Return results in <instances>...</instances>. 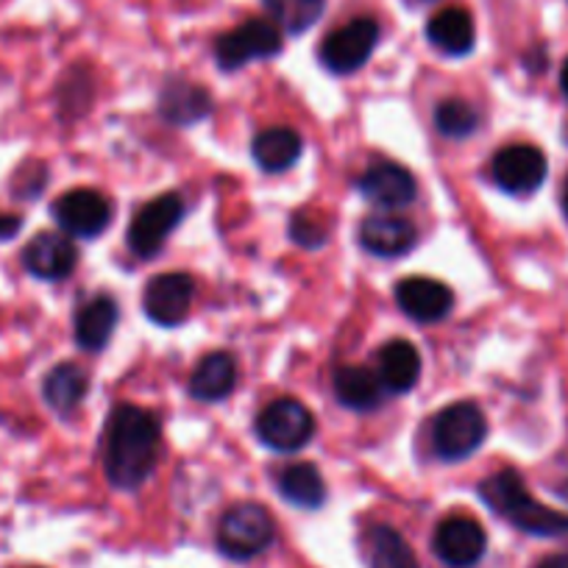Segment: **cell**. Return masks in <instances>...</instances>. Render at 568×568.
<instances>
[{
  "mask_svg": "<svg viewBox=\"0 0 568 568\" xmlns=\"http://www.w3.org/2000/svg\"><path fill=\"white\" fill-rule=\"evenodd\" d=\"M184 217V201L179 193H165L160 199H154L151 204L142 206L140 212L131 221L129 234V248L136 256L149 260V256L160 254V248L165 245L168 234L182 223Z\"/></svg>",
  "mask_w": 568,
  "mask_h": 568,
  "instance_id": "obj_8",
  "label": "cell"
},
{
  "mask_svg": "<svg viewBox=\"0 0 568 568\" xmlns=\"http://www.w3.org/2000/svg\"><path fill=\"white\" fill-rule=\"evenodd\" d=\"M90 390V376L75 363H62L42 382V396L57 413H73Z\"/></svg>",
  "mask_w": 568,
  "mask_h": 568,
  "instance_id": "obj_23",
  "label": "cell"
},
{
  "mask_svg": "<svg viewBox=\"0 0 568 568\" xmlns=\"http://www.w3.org/2000/svg\"><path fill=\"white\" fill-rule=\"evenodd\" d=\"M479 114L471 103H466L463 98H446L435 109V129L444 136L452 140H463V136H471L477 131Z\"/></svg>",
  "mask_w": 568,
  "mask_h": 568,
  "instance_id": "obj_28",
  "label": "cell"
},
{
  "mask_svg": "<svg viewBox=\"0 0 568 568\" xmlns=\"http://www.w3.org/2000/svg\"><path fill=\"white\" fill-rule=\"evenodd\" d=\"M494 182L510 195H529L544 184L546 156L535 145H507L494 156Z\"/></svg>",
  "mask_w": 568,
  "mask_h": 568,
  "instance_id": "obj_12",
  "label": "cell"
},
{
  "mask_svg": "<svg viewBox=\"0 0 568 568\" xmlns=\"http://www.w3.org/2000/svg\"><path fill=\"white\" fill-rule=\"evenodd\" d=\"M291 234L298 245H307V248H318L326 240V223L324 217L315 215V212H296L291 223Z\"/></svg>",
  "mask_w": 568,
  "mask_h": 568,
  "instance_id": "obj_29",
  "label": "cell"
},
{
  "mask_svg": "<svg viewBox=\"0 0 568 568\" xmlns=\"http://www.w3.org/2000/svg\"><path fill=\"white\" fill-rule=\"evenodd\" d=\"M278 494L304 510H318L326 501V485L313 463H296L278 474Z\"/></svg>",
  "mask_w": 568,
  "mask_h": 568,
  "instance_id": "obj_24",
  "label": "cell"
},
{
  "mask_svg": "<svg viewBox=\"0 0 568 568\" xmlns=\"http://www.w3.org/2000/svg\"><path fill=\"white\" fill-rule=\"evenodd\" d=\"M426 3H433V0H426Z\"/></svg>",
  "mask_w": 568,
  "mask_h": 568,
  "instance_id": "obj_34",
  "label": "cell"
},
{
  "mask_svg": "<svg viewBox=\"0 0 568 568\" xmlns=\"http://www.w3.org/2000/svg\"><path fill=\"white\" fill-rule=\"evenodd\" d=\"M262 7L278 29L287 34H304L324 18L326 0H262Z\"/></svg>",
  "mask_w": 568,
  "mask_h": 568,
  "instance_id": "obj_26",
  "label": "cell"
},
{
  "mask_svg": "<svg viewBox=\"0 0 568 568\" xmlns=\"http://www.w3.org/2000/svg\"><path fill=\"white\" fill-rule=\"evenodd\" d=\"M335 396L343 407L368 413V409L382 404L385 385H382L379 374H374L371 368H363V365H343L335 374Z\"/></svg>",
  "mask_w": 568,
  "mask_h": 568,
  "instance_id": "obj_21",
  "label": "cell"
},
{
  "mask_svg": "<svg viewBox=\"0 0 568 568\" xmlns=\"http://www.w3.org/2000/svg\"><path fill=\"white\" fill-rule=\"evenodd\" d=\"M114 326H118V304H114V298L106 296V293L92 296L75 313V343L84 352H101L112 341Z\"/></svg>",
  "mask_w": 568,
  "mask_h": 568,
  "instance_id": "obj_17",
  "label": "cell"
},
{
  "mask_svg": "<svg viewBox=\"0 0 568 568\" xmlns=\"http://www.w3.org/2000/svg\"><path fill=\"white\" fill-rule=\"evenodd\" d=\"M359 193L371 201V204L387 206V210H398L415 201V179L404 165L390 160H374L365 173L359 176Z\"/></svg>",
  "mask_w": 568,
  "mask_h": 568,
  "instance_id": "obj_14",
  "label": "cell"
},
{
  "mask_svg": "<svg viewBox=\"0 0 568 568\" xmlns=\"http://www.w3.org/2000/svg\"><path fill=\"white\" fill-rule=\"evenodd\" d=\"M426 37L446 57H466L474 51L477 42V29H474V18L466 9H444L435 14L426 26Z\"/></svg>",
  "mask_w": 568,
  "mask_h": 568,
  "instance_id": "obj_18",
  "label": "cell"
},
{
  "mask_svg": "<svg viewBox=\"0 0 568 568\" xmlns=\"http://www.w3.org/2000/svg\"><path fill=\"white\" fill-rule=\"evenodd\" d=\"M273 518L262 505L245 501L223 513L217 524V546L232 560H251L262 555L273 540Z\"/></svg>",
  "mask_w": 568,
  "mask_h": 568,
  "instance_id": "obj_4",
  "label": "cell"
},
{
  "mask_svg": "<svg viewBox=\"0 0 568 568\" xmlns=\"http://www.w3.org/2000/svg\"><path fill=\"white\" fill-rule=\"evenodd\" d=\"M420 354L409 341H390L379 352V379L385 390L407 393L418 385Z\"/></svg>",
  "mask_w": 568,
  "mask_h": 568,
  "instance_id": "obj_22",
  "label": "cell"
},
{
  "mask_svg": "<svg viewBox=\"0 0 568 568\" xmlns=\"http://www.w3.org/2000/svg\"><path fill=\"white\" fill-rule=\"evenodd\" d=\"M560 87H562V92H566V98H568V59H566V64H562V70H560Z\"/></svg>",
  "mask_w": 568,
  "mask_h": 568,
  "instance_id": "obj_32",
  "label": "cell"
},
{
  "mask_svg": "<svg viewBox=\"0 0 568 568\" xmlns=\"http://www.w3.org/2000/svg\"><path fill=\"white\" fill-rule=\"evenodd\" d=\"M195 282L190 273H160L145 284L142 307L154 324L179 326L190 315Z\"/></svg>",
  "mask_w": 568,
  "mask_h": 568,
  "instance_id": "obj_10",
  "label": "cell"
},
{
  "mask_svg": "<svg viewBox=\"0 0 568 568\" xmlns=\"http://www.w3.org/2000/svg\"><path fill=\"white\" fill-rule=\"evenodd\" d=\"M23 221L18 215H0V240H9L20 232Z\"/></svg>",
  "mask_w": 568,
  "mask_h": 568,
  "instance_id": "obj_30",
  "label": "cell"
},
{
  "mask_svg": "<svg viewBox=\"0 0 568 568\" xmlns=\"http://www.w3.org/2000/svg\"><path fill=\"white\" fill-rule=\"evenodd\" d=\"M488 535L483 524L471 516H449L438 524L433 538V549L446 566L471 568L483 560Z\"/></svg>",
  "mask_w": 568,
  "mask_h": 568,
  "instance_id": "obj_11",
  "label": "cell"
},
{
  "mask_svg": "<svg viewBox=\"0 0 568 568\" xmlns=\"http://www.w3.org/2000/svg\"><path fill=\"white\" fill-rule=\"evenodd\" d=\"M23 262L31 276L45 278V282H59V278H68L75 271L79 251H75L73 240L68 234L42 232L26 245Z\"/></svg>",
  "mask_w": 568,
  "mask_h": 568,
  "instance_id": "obj_15",
  "label": "cell"
},
{
  "mask_svg": "<svg viewBox=\"0 0 568 568\" xmlns=\"http://www.w3.org/2000/svg\"><path fill=\"white\" fill-rule=\"evenodd\" d=\"M237 385V363L232 354L212 352L201 359L190 376V396L199 402H221Z\"/></svg>",
  "mask_w": 568,
  "mask_h": 568,
  "instance_id": "obj_19",
  "label": "cell"
},
{
  "mask_svg": "<svg viewBox=\"0 0 568 568\" xmlns=\"http://www.w3.org/2000/svg\"><path fill=\"white\" fill-rule=\"evenodd\" d=\"M479 496L496 516L507 518L513 527L538 538H562L568 535V516L540 505L527 488L521 474L513 468H501L494 477L479 483Z\"/></svg>",
  "mask_w": 568,
  "mask_h": 568,
  "instance_id": "obj_2",
  "label": "cell"
},
{
  "mask_svg": "<svg viewBox=\"0 0 568 568\" xmlns=\"http://www.w3.org/2000/svg\"><path fill=\"white\" fill-rule=\"evenodd\" d=\"M53 217L68 234L81 240H92L106 232L112 223V204L103 193L90 187H79L64 193L53 204Z\"/></svg>",
  "mask_w": 568,
  "mask_h": 568,
  "instance_id": "obj_9",
  "label": "cell"
},
{
  "mask_svg": "<svg viewBox=\"0 0 568 568\" xmlns=\"http://www.w3.org/2000/svg\"><path fill=\"white\" fill-rule=\"evenodd\" d=\"M302 136H298V131L287 129V125H273V129L260 131L254 136V145H251L254 162L267 173H282L293 168L298 156H302Z\"/></svg>",
  "mask_w": 568,
  "mask_h": 568,
  "instance_id": "obj_20",
  "label": "cell"
},
{
  "mask_svg": "<svg viewBox=\"0 0 568 568\" xmlns=\"http://www.w3.org/2000/svg\"><path fill=\"white\" fill-rule=\"evenodd\" d=\"M562 212H566L568 217V176H566V184H562Z\"/></svg>",
  "mask_w": 568,
  "mask_h": 568,
  "instance_id": "obj_33",
  "label": "cell"
},
{
  "mask_svg": "<svg viewBox=\"0 0 568 568\" xmlns=\"http://www.w3.org/2000/svg\"><path fill=\"white\" fill-rule=\"evenodd\" d=\"M162 449L160 418L136 404H120L103 438V471L120 490H136L154 474Z\"/></svg>",
  "mask_w": 568,
  "mask_h": 568,
  "instance_id": "obj_1",
  "label": "cell"
},
{
  "mask_svg": "<svg viewBox=\"0 0 568 568\" xmlns=\"http://www.w3.org/2000/svg\"><path fill=\"white\" fill-rule=\"evenodd\" d=\"M488 438V420L474 402H455L433 420V446L440 460L457 463L471 457Z\"/></svg>",
  "mask_w": 568,
  "mask_h": 568,
  "instance_id": "obj_3",
  "label": "cell"
},
{
  "mask_svg": "<svg viewBox=\"0 0 568 568\" xmlns=\"http://www.w3.org/2000/svg\"><path fill=\"white\" fill-rule=\"evenodd\" d=\"M538 568H568V551H560V555L546 557V560H540Z\"/></svg>",
  "mask_w": 568,
  "mask_h": 568,
  "instance_id": "obj_31",
  "label": "cell"
},
{
  "mask_svg": "<svg viewBox=\"0 0 568 568\" xmlns=\"http://www.w3.org/2000/svg\"><path fill=\"white\" fill-rule=\"evenodd\" d=\"M371 568H420L418 557L409 549L402 532L393 527L371 529Z\"/></svg>",
  "mask_w": 568,
  "mask_h": 568,
  "instance_id": "obj_27",
  "label": "cell"
},
{
  "mask_svg": "<svg viewBox=\"0 0 568 568\" xmlns=\"http://www.w3.org/2000/svg\"><path fill=\"white\" fill-rule=\"evenodd\" d=\"M379 45V23L374 18H357L332 31L321 45V62L337 75L354 73L371 59Z\"/></svg>",
  "mask_w": 568,
  "mask_h": 568,
  "instance_id": "obj_7",
  "label": "cell"
},
{
  "mask_svg": "<svg viewBox=\"0 0 568 568\" xmlns=\"http://www.w3.org/2000/svg\"><path fill=\"white\" fill-rule=\"evenodd\" d=\"M315 418L296 398H276L256 415V438L273 452H298L313 440Z\"/></svg>",
  "mask_w": 568,
  "mask_h": 568,
  "instance_id": "obj_5",
  "label": "cell"
},
{
  "mask_svg": "<svg viewBox=\"0 0 568 568\" xmlns=\"http://www.w3.org/2000/svg\"><path fill=\"white\" fill-rule=\"evenodd\" d=\"M282 29L273 20H245L215 42V62L223 70H240L256 59H273L282 53Z\"/></svg>",
  "mask_w": 568,
  "mask_h": 568,
  "instance_id": "obj_6",
  "label": "cell"
},
{
  "mask_svg": "<svg viewBox=\"0 0 568 568\" xmlns=\"http://www.w3.org/2000/svg\"><path fill=\"white\" fill-rule=\"evenodd\" d=\"M359 243L371 254L393 260V256H404L407 251H413V245L418 243V232L407 217L371 215L359 226Z\"/></svg>",
  "mask_w": 568,
  "mask_h": 568,
  "instance_id": "obj_16",
  "label": "cell"
},
{
  "mask_svg": "<svg viewBox=\"0 0 568 568\" xmlns=\"http://www.w3.org/2000/svg\"><path fill=\"white\" fill-rule=\"evenodd\" d=\"M396 302L407 318L418 321V324H435L452 313L455 293L438 278L409 276L396 284Z\"/></svg>",
  "mask_w": 568,
  "mask_h": 568,
  "instance_id": "obj_13",
  "label": "cell"
},
{
  "mask_svg": "<svg viewBox=\"0 0 568 568\" xmlns=\"http://www.w3.org/2000/svg\"><path fill=\"white\" fill-rule=\"evenodd\" d=\"M160 109H162V114L171 120V123L187 125V123H195V120H201L210 114L212 98L204 87L176 81V84L165 87Z\"/></svg>",
  "mask_w": 568,
  "mask_h": 568,
  "instance_id": "obj_25",
  "label": "cell"
}]
</instances>
